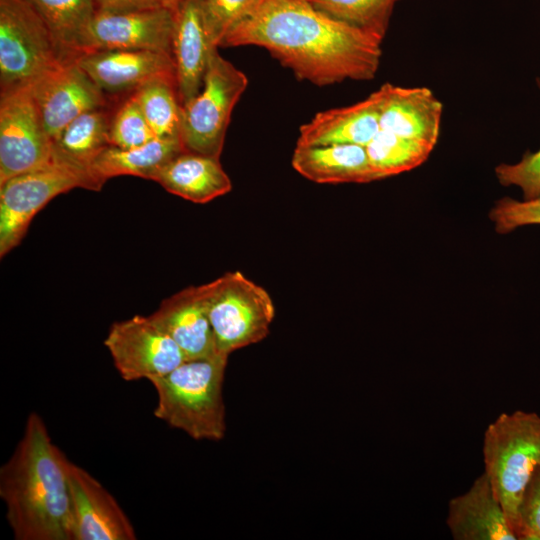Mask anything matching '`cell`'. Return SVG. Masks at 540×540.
<instances>
[{"instance_id":"6da1fadb","label":"cell","mask_w":540,"mask_h":540,"mask_svg":"<svg viewBox=\"0 0 540 540\" xmlns=\"http://www.w3.org/2000/svg\"><path fill=\"white\" fill-rule=\"evenodd\" d=\"M382 41L332 18L308 0H261L220 46L262 47L298 79L326 86L373 79Z\"/></svg>"},{"instance_id":"7a4b0ae2","label":"cell","mask_w":540,"mask_h":540,"mask_svg":"<svg viewBox=\"0 0 540 540\" xmlns=\"http://www.w3.org/2000/svg\"><path fill=\"white\" fill-rule=\"evenodd\" d=\"M68 458L36 412L0 468V497L17 540H71Z\"/></svg>"},{"instance_id":"3957f363","label":"cell","mask_w":540,"mask_h":540,"mask_svg":"<svg viewBox=\"0 0 540 540\" xmlns=\"http://www.w3.org/2000/svg\"><path fill=\"white\" fill-rule=\"evenodd\" d=\"M228 355L187 359L148 379L157 393L154 416L195 440L220 441L226 432L223 382Z\"/></svg>"},{"instance_id":"277c9868","label":"cell","mask_w":540,"mask_h":540,"mask_svg":"<svg viewBox=\"0 0 540 540\" xmlns=\"http://www.w3.org/2000/svg\"><path fill=\"white\" fill-rule=\"evenodd\" d=\"M482 452L484 472L516 535L522 494L540 464V416L501 413L484 432Z\"/></svg>"},{"instance_id":"5b68a950","label":"cell","mask_w":540,"mask_h":540,"mask_svg":"<svg viewBox=\"0 0 540 540\" xmlns=\"http://www.w3.org/2000/svg\"><path fill=\"white\" fill-rule=\"evenodd\" d=\"M198 288L219 353L229 356L267 337L275 307L262 286L234 271Z\"/></svg>"},{"instance_id":"8992f818","label":"cell","mask_w":540,"mask_h":540,"mask_svg":"<svg viewBox=\"0 0 540 540\" xmlns=\"http://www.w3.org/2000/svg\"><path fill=\"white\" fill-rule=\"evenodd\" d=\"M66 59L28 0H0L1 93L28 86Z\"/></svg>"},{"instance_id":"52a82bcc","label":"cell","mask_w":540,"mask_h":540,"mask_svg":"<svg viewBox=\"0 0 540 540\" xmlns=\"http://www.w3.org/2000/svg\"><path fill=\"white\" fill-rule=\"evenodd\" d=\"M247 85V76L214 50L200 92L182 105L180 138L186 151L220 158L232 111Z\"/></svg>"},{"instance_id":"ba28073f","label":"cell","mask_w":540,"mask_h":540,"mask_svg":"<svg viewBox=\"0 0 540 540\" xmlns=\"http://www.w3.org/2000/svg\"><path fill=\"white\" fill-rule=\"evenodd\" d=\"M74 188L100 190L88 174L55 161L0 184V256L20 244L41 209Z\"/></svg>"},{"instance_id":"9c48e42d","label":"cell","mask_w":540,"mask_h":540,"mask_svg":"<svg viewBox=\"0 0 540 540\" xmlns=\"http://www.w3.org/2000/svg\"><path fill=\"white\" fill-rule=\"evenodd\" d=\"M125 381L165 375L186 359L173 338L149 315L115 322L104 340Z\"/></svg>"},{"instance_id":"30bf717a","label":"cell","mask_w":540,"mask_h":540,"mask_svg":"<svg viewBox=\"0 0 540 540\" xmlns=\"http://www.w3.org/2000/svg\"><path fill=\"white\" fill-rule=\"evenodd\" d=\"M52 145L29 87L1 93L0 184L50 163Z\"/></svg>"},{"instance_id":"8fae6325","label":"cell","mask_w":540,"mask_h":540,"mask_svg":"<svg viewBox=\"0 0 540 540\" xmlns=\"http://www.w3.org/2000/svg\"><path fill=\"white\" fill-rule=\"evenodd\" d=\"M28 87L52 142L79 115L106 104L104 92L75 59L61 62Z\"/></svg>"},{"instance_id":"7c38bea8","label":"cell","mask_w":540,"mask_h":540,"mask_svg":"<svg viewBox=\"0 0 540 540\" xmlns=\"http://www.w3.org/2000/svg\"><path fill=\"white\" fill-rule=\"evenodd\" d=\"M174 12L167 7L110 13L96 11L81 42V54L96 50H153L173 55Z\"/></svg>"},{"instance_id":"4fadbf2b","label":"cell","mask_w":540,"mask_h":540,"mask_svg":"<svg viewBox=\"0 0 540 540\" xmlns=\"http://www.w3.org/2000/svg\"><path fill=\"white\" fill-rule=\"evenodd\" d=\"M71 540H134L129 518L89 472L68 460Z\"/></svg>"},{"instance_id":"5bb4252c","label":"cell","mask_w":540,"mask_h":540,"mask_svg":"<svg viewBox=\"0 0 540 540\" xmlns=\"http://www.w3.org/2000/svg\"><path fill=\"white\" fill-rule=\"evenodd\" d=\"M78 65L103 91L118 93L137 90L149 81H176L172 54L153 50H96L78 55ZM177 83V82H176Z\"/></svg>"},{"instance_id":"9a60e30c","label":"cell","mask_w":540,"mask_h":540,"mask_svg":"<svg viewBox=\"0 0 540 540\" xmlns=\"http://www.w3.org/2000/svg\"><path fill=\"white\" fill-rule=\"evenodd\" d=\"M373 94L378 105L380 130L435 147L443 106L432 90L385 83Z\"/></svg>"},{"instance_id":"2e32d148","label":"cell","mask_w":540,"mask_h":540,"mask_svg":"<svg viewBox=\"0 0 540 540\" xmlns=\"http://www.w3.org/2000/svg\"><path fill=\"white\" fill-rule=\"evenodd\" d=\"M218 47L208 31L201 0H182L174 12L173 57L181 105L203 86L209 59Z\"/></svg>"},{"instance_id":"e0dca14e","label":"cell","mask_w":540,"mask_h":540,"mask_svg":"<svg viewBox=\"0 0 540 540\" xmlns=\"http://www.w3.org/2000/svg\"><path fill=\"white\" fill-rule=\"evenodd\" d=\"M446 524L454 540H517L485 472L449 500Z\"/></svg>"},{"instance_id":"ac0fdd59","label":"cell","mask_w":540,"mask_h":540,"mask_svg":"<svg viewBox=\"0 0 540 540\" xmlns=\"http://www.w3.org/2000/svg\"><path fill=\"white\" fill-rule=\"evenodd\" d=\"M150 316L173 338L186 359L219 353L198 286L166 298Z\"/></svg>"},{"instance_id":"d6986e66","label":"cell","mask_w":540,"mask_h":540,"mask_svg":"<svg viewBox=\"0 0 540 540\" xmlns=\"http://www.w3.org/2000/svg\"><path fill=\"white\" fill-rule=\"evenodd\" d=\"M379 131L377 100L371 93L366 99L352 105L317 113L300 127L296 146H366Z\"/></svg>"},{"instance_id":"ffe728a7","label":"cell","mask_w":540,"mask_h":540,"mask_svg":"<svg viewBox=\"0 0 540 540\" xmlns=\"http://www.w3.org/2000/svg\"><path fill=\"white\" fill-rule=\"evenodd\" d=\"M153 181L166 191L199 204L212 201L232 189L220 158L186 150L164 165Z\"/></svg>"},{"instance_id":"44dd1931","label":"cell","mask_w":540,"mask_h":540,"mask_svg":"<svg viewBox=\"0 0 540 540\" xmlns=\"http://www.w3.org/2000/svg\"><path fill=\"white\" fill-rule=\"evenodd\" d=\"M292 167L306 179L320 184L376 181L365 146L334 144L294 149Z\"/></svg>"},{"instance_id":"7402d4cb","label":"cell","mask_w":540,"mask_h":540,"mask_svg":"<svg viewBox=\"0 0 540 540\" xmlns=\"http://www.w3.org/2000/svg\"><path fill=\"white\" fill-rule=\"evenodd\" d=\"M183 151L180 137H156L133 148L109 145L91 164L90 174L100 188L108 179L121 175L154 180L161 168Z\"/></svg>"},{"instance_id":"603a6c76","label":"cell","mask_w":540,"mask_h":540,"mask_svg":"<svg viewBox=\"0 0 540 540\" xmlns=\"http://www.w3.org/2000/svg\"><path fill=\"white\" fill-rule=\"evenodd\" d=\"M109 126L110 122L102 108L79 115L53 140L52 161L86 173L92 178L91 164L110 145Z\"/></svg>"},{"instance_id":"cb8c5ba5","label":"cell","mask_w":540,"mask_h":540,"mask_svg":"<svg viewBox=\"0 0 540 540\" xmlns=\"http://www.w3.org/2000/svg\"><path fill=\"white\" fill-rule=\"evenodd\" d=\"M41 16L66 59L81 54V42L96 13L94 0H28Z\"/></svg>"},{"instance_id":"d4e9b609","label":"cell","mask_w":540,"mask_h":540,"mask_svg":"<svg viewBox=\"0 0 540 540\" xmlns=\"http://www.w3.org/2000/svg\"><path fill=\"white\" fill-rule=\"evenodd\" d=\"M365 148L376 180L420 166L433 150L424 143L383 130H380Z\"/></svg>"},{"instance_id":"484cf974","label":"cell","mask_w":540,"mask_h":540,"mask_svg":"<svg viewBox=\"0 0 540 540\" xmlns=\"http://www.w3.org/2000/svg\"><path fill=\"white\" fill-rule=\"evenodd\" d=\"M132 96L156 137H180L182 105L176 81L154 79L135 90Z\"/></svg>"},{"instance_id":"4316f807","label":"cell","mask_w":540,"mask_h":540,"mask_svg":"<svg viewBox=\"0 0 540 540\" xmlns=\"http://www.w3.org/2000/svg\"><path fill=\"white\" fill-rule=\"evenodd\" d=\"M316 9L384 39L396 3L400 0H308Z\"/></svg>"},{"instance_id":"83f0119b","label":"cell","mask_w":540,"mask_h":540,"mask_svg":"<svg viewBox=\"0 0 540 540\" xmlns=\"http://www.w3.org/2000/svg\"><path fill=\"white\" fill-rule=\"evenodd\" d=\"M154 138V132L131 95L110 121L109 144L119 148H133Z\"/></svg>"},{"instance_id":"f1b7e54d","label":"cell","mask_w":540,"mask_h":540,"mask_svg":"<svg viewBox=\"0 0 540 540\" xmlns=\"http://www.w3.org/2000/svg\"><path fill=\"white\" fill-rule=\"evenodd\" d=\"M261 0H201L206 25L214 44L244 20Z\"/></svg>"},{"instance_id":"f546056e","label":"cell","mask_w":540,"mask_h":540,"mask_svg":"<svg viewBox=\"0 0 540 540\" xmlns=\"http://www.w3.org/2000/svg\"><path fill=\"white\" fill-rule=\"evenodd\" d=\"M537 84L540 89V78H537ZM495 174L500 184L521 188L524 199L539 197L540 149L536 152H526L518 163L498 165Z\"/></svg>"},{"instance_id":"4dcf8cb0","label":"cell","mask_w":540,"mask_h":540,"mask_svg":"<svg viewBox=\"0 0 540 540\" xmlns=\"http://www.w3.org/2000/svg\"><path fill=\"white\" fill-rule=\"evenodd\" d=\"M498 233L506 234L518 227L540 224V196L518 201L504 197L496 201L489 213Z\"/></svg>"},{"instance_id":"1f68e13d","label":"cell","mask_w":540,"mask_h":540,"mask_svg":"<svg viewBox=\"0 0 540 540\" xmlns=\"http://www.w3.org/2000/svg\"><path fill=\"white\" fill-rule=\"evenodd\" d=\"M516 537L517 540H540V464L522 494Z\"/></svg>"},{"instance_id":"d6a6232c","label":"cell","mask_w":540,"mask_h":540,"mask_svg":"<svg viewBox=\"0 0 540 540\" xmlns=\"http://www.w3.org/2000/svg\"><path fill=\"white\" fill-rule=\"evenodd\" d=\"M96 11L122 13L165 7L164 0H94Z\"/></svg>"},{"instance_id":"836d02e7","label":"cell","mask_w":540,"mask_h":540,"mask_svg":"<svg viewBox=\"0 0 540 540\" xmlns=\"http://www.w3.org/2000/svg\"><path fill=\"white\" fill-rule=\"evenodd\" d=\"M182 0H164L165 7L175 12Z\"/></svg>"}]
</instances>
